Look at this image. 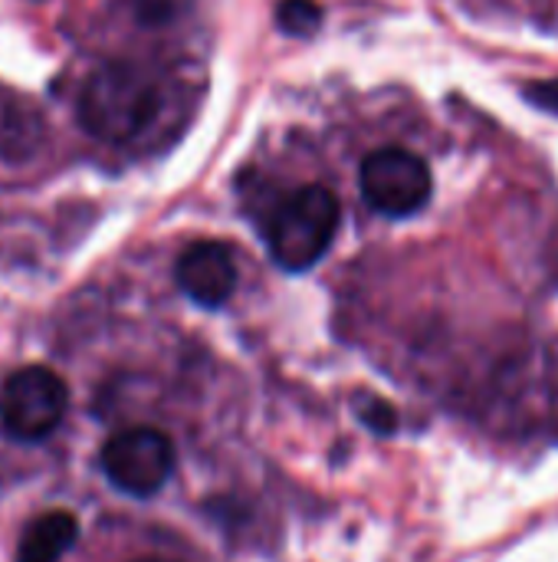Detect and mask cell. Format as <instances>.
<instances>
[{
  "label": "cell",
  "mask_w": 558,
  "mask_h": 562,
  "mask_svg": "<svg viewBox=\"0 0 558 562\" xmlns=\"http://www.w3.org/2000/svg\"><path fill=\"white\" fill-rule=\"evenodd\" d=\"M161 109L158 79L135 63H102L79 92V125L109 145L132 142Z\"/></svg>",
  "instance_id": "cell-1"
},
{
  "label": "cell",
  "mask_w": 558,
  "mask_h": 562,
  "mask_svg": "<svg viewBox=\"0 0 558 562\" xmlns=\"http://www.w3.org/2000/svg\"><path fill=\"white\" fill-rule=\"evenodd\" d=\"M339 217V198L326 184H306L286 194L266 224V247L273 263L286 273H306L316 267L332 247Z\"/></svg>",
  "instance_id": "cell-2"
},
{
  "label": "cell",
  "mask_w": 558,
  "mask_h": 562,
  "mask_svg": "<svg viewBox=\"0 0 558 562\" xmlns=\"http://www.w3.org/2000/svg\"><path fill=\"white\" fill-rule=\"evenodd\" d=\"M69 408L66 382L46 366L16 369L0 392V425L13 441L49 438Z\"/></svg>",
  "instance_id": "cell-3"
},
{
  "label": "cell",
  "mask_w": 558,
  "mask_h": 562,
  "mask_svg": "<svg viewBox=\"0 0 558 562\" xmlns=\"http://www.w3.org/2000/svg\"><path fill=\"white\" fill-rule=\"evenodd\" d=\"M102 474L128 497H155L174 474V441L158 428H125L102 445Z\"/></svg>",
  "instance_id": "cell-4"
},
{
  "label": "cell",
  "mask_w": 558,
  "mask_h": 562,
  "mask_svg": "<svg viewBox=\"0 0 558 562\" xmlns=\"http://www.w3.org/2000/svg\"><path fill=\"white\" fill-rule=\"evenodd\" d=\"M358 181H362V198L368 201V207L385 217L418 214L431 201V191H434L428 161L398 145L372 151L362 161Z\"/></svg>",
  "instance_id": "cell-5"
},
{
  "label": "cell",
  "mask_w": 558,
  "mask_h": 562,
  "mask_svg": "<svg viewBox=\"0 0 558 562\" xmlns=\"http://www.w3.org/2000/svg\"><path fill=\"white\" fill-rule=\"evenodd\" d=\"M174 280L191 303H197L204 310H217L237 290L234 250L220 240H197L178 257Z\"/></svg>",
  "instance_id": "cell-6"
},
{
  "label": "cell",
  "mask_w": 558,
  "mask_h": 562,
  "mask_svg": "<svg viewBox=\"0 0 558 562\" xmlns=\"http://www.w3.org/2000/svg\"><path fill=\"white\" fill-rule=\"evenodd\" d=\"M79 540V524L69 510L39 514L20 537L16 562H59Z\"/></svg>",
  "instance_id": "cell-7"
},
{
  "label": "cell",
  "mask_w": 558,
  "mask_h": 562,
  "mask_svg": "<svg viewBox=\"0 0 558 562\" xmlns=\"http://www.w3.org/2000/svg\"><path fill=\"white\" fill-rule=\"evenodd\" d=\"M276 23L283 33L293 36H309L322 23V7L312 0H280L276 7Z\"/></svg>",
  "instance_id": "cell-8"
},
{
  "label": "cell",
  "mask_w": 558,
  "mask_h": 562,
  "mask_svg": "<svg viewBox=\"0 0 558 562\" xmlns=\"http://www.w3.org/2000/svg\"><path fill=\"white\" fill-rule=\"evenodd\" d=\"M523 95H526V102H533L536 109L558 115V76L556 79H536V82H529V86L523 89Z\"/></svg>",
  "instance_id": "cell-9"
},
{
  "label": "cell",
  "mask_w": 558,
  "mask_h": 562,
  "mask_svg": "<svg viewBox=\"0 0 558 562\" xmlns=\"http://www.w3.org/2000/svg\"><path fill=\"white\" fill-rule=\"evenodd\" d=\"M358 415H362V422H365L368 428H375L378 435L395 431V412H391V405H385V402H378V398H368V405L358 408Z\"/></svg>",
  "instance_id": "cell-10"
},
{
  "label": "cell",
  "mask_w": 558,
  "mask_h": 562,
  "mask_svg": "<svg viewBox=\"0 0 558 562\" xmlns=\"http://www.w3.org/2000/svg\"><path fill=\"white\" fill-rule=\"evenodd\" d=\"M138 562H168V560H138Z\"/></svg>",
  "instance_id": "cell-11"
}]
</instances>
